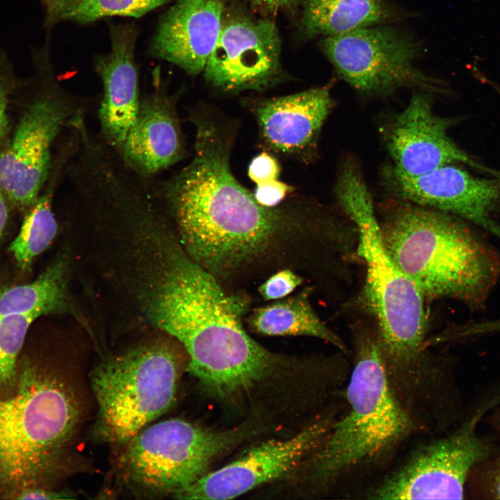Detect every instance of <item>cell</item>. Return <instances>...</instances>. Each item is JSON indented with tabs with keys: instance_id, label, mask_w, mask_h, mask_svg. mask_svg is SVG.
<instances>
[{
	"instance_id": "obj_18",
	"label": "cell",
	"mask_w": 500,
	"mask_h": 500,
	"mask_svg": "<svg viewBox=\"0 0 500 500\" xmlns=\"http://www.w3.org/2000/svg\"><path fill=\"white\" fill-rule=\"evenodd\" d=\"M233 0H176L162 15L148 51L190 75L203 72Z\"/></svg>"
},
{
	"instance_id": "obj_34",
	"label": "cell",
	"mask_w": 500,
	"mask_h": 500,
	"mask_svg": "<svg viewBox=\"0 0 500 500\" xmlns=\"http://www.w3.org/2000/svg\"><path fill=\"white\" fill-rule=\"evenodd\" d=\"M496 88L498 89L499 93L500 94V89L499 88Z\"/></svg>"
},
{
	"instance_id": "obj_4",
	"label": "cell",
	"mask_w": 500,
	"mask_h": 500,
	"mask_svg": "<svg viewBox=\"0 0 500 500\" xmlns=\"http://www.w3.org/2000/svg\"><path fill=\"white\" fill-rule=\"evenodd\" d=\"M72 390L57 375L28 364L15 393L0 398V497L54 478L79 421Z\"/></svg>"
},
{
	"instance_id": "obj_22",
	"label": "cell",
	"mask_w": 500,
	"mask_h": 500,
	"mask_svg": "<svg viewBox=\"0 0 500 500\" xmlns=\"http://www.w3.org/2000/svg\"><path fill=\"white\" fill-rule=\"evenodd\" d=\"M68 274V261L60 258L33 282L1 288L0 316L24 315L38 318L67 312L71 306Z\"/></svg>"
},
{
	"instance_id": "obj_15",
	"label": "cell",
	"mask_w": 500,
	"mask_h": 500,
	"mask_svg": "<svg viewBox=\"0 0 500 500\" xmlns=\"http://www.w3.org/2000/svg\"><path fill=\"white\" fill-rule=\"evenodd\" d=\"M451 123L433 112L427 92L413 94L406 108L383 131L393 167L416 176L458 162L500 178V172L483 166L453 142L447 133Z\"/></svg>"
},
{
	"instance_id": "obj_23",
	"label": "cell",
	"mask_w": 500,
	"mask_h": 500,
	"mask_svg": "<svg viewBox=\"0 0 500 500\" xmlns=\"http://www.w3.org/2000/svg\"><path fill=\"white\" fill-rule=\"evenodd\" d=\"M173 0H41L44 24H89L98 20L126 17L139 18Z\"/></svg>"
},
{
	"instance_id": "obj_27",
	"label": "cell",
	"mask_w": 500,
	"mask_h": 500,
	"mask_svg": "<svg viewBox=\"0 0 500 500\" xmlns=\"http://www.w3.org/2000/svg\"><path fill=\"white\" fill-rule=\"evenodd\" d=\"M303 283V278L288 268L277 271L258 288L260 296L266 301H276L290 294Z\"/></svg>"
},
{
	"instance_id": "obj_13",
	"label": "cell",
	"mask_w": 500,
	"mask_h": 500,
	"mask_svg": "<svg viewBox=\"0 0 500 500\" xmlns=\"http://www.w3.org/2000/svg\"><path fill=\"white\" fill-rule=\"evenodd\" d=\"M384 183L400 200L467 219L500 238V224L492 217L500 200V178H478L449 164L416 176L389 167Z\"/></svg>"
},
{
	"instance_id": "obj_30",
	"label": "cell",
	"mask_w": 500,
	"mask_h": 500,
	"mask_svg": "<svg viewBox=\"0 0 500 500\" xmlns=\"http://www.w3.org/2000/svg\"><path fill=\"white\" fill-rule=\"evenodd\" d=\"M252 8L260 11L264 16L272 17L280 11L295 14L298 10L296 0H248Z\"/></svg>"
},
{
	"instance_id": "obj_19",
	"label": "cell",
	"mask_w": 500,
	"mask_h": 500,
	"mask_svg": "<svg viewBox=\"0 0 500 500\" xmlns=\"http://www.w3.org/2000/svg\"><path fill=\"white\" fill-rule=\"evenodd\" d=\"M154 89L143 97L133 126L116 151L124 162L148 179L185 156L176 103L181 94H169L154 77Z\"/></svg>"
},
{
	"instance_id": "obj_25",
	"label": "cell",
	"mask_w": 500,
	"mask_h": 500,
	"mask_svg": "<svg viewBox=\"0 0 500 500\" xmlns=\"http://www.w3.org/2000/svg\"><path fill=\"white\" fill-rule=\"evenodd\" d=\"M480 421L489 428L491 448L470 473L465 494L472 499H500V406L491 408Z\"/></svg>"
},
{
	"instance_id": "obj_21",
	"label": "cell",
	"mask_w": 500,
	"mask_h": 500,
	"mask_svg": "<svg viewBox=\"0 0 500 500\" xmlns=\"http://www.w3.org/2000/svg\"><path fill=\"white\" fill-rule=\"evenodd\" d=\"M312 288L278 299L254 310L247 319L249 328L266 336H308L322 340L347 352L342 340L320 319L313 309Z\"/></svg>"
},
{
	"instance_id": "obj_12",
	"label": "cell",
	"mask_w": 500,
	"mask_h": 500,
	"mask_svg": "<svg viewBox=\"0 0 500 500\" xmlns=\"http://www.w3.org/2000/svg\"><path fill=\"white\" fill-rule=\"evenodd\" d=\"M83 111L75 96L61 90L30 105L10 144L0 154V188L12 203L25 206L37 201L48 178L54 140Z\"/></svg>"
},
{
	"instance_id": "obj_8",
	"label": "cell",
	"mask_w": 500,
	"mask_h": 500,
	"mask_svg": "<svg viewBox=\"0 0 500 500\" xmlns=\"http://www.w3.org/2000/svg\"><path fill=\"white\" fill-rule=\"evenodd\" d=\"M244 432H217L181 419L147 426L124 445L119 463L125 479L150 495L175 494L204 474L211 461Z\"/></svg>"
},
{
	"instance_id": "obj_16",
	"label": "cell",
	"mask_w": 500,
	"mask_h": 500,
	"mask_svg": "<svg viewBox=\"0 0 500 500\" xmlns=\"http://www.w3.org/2000/svg\"><path fill=\"white\" fill-rule=\"evenodd\" d=\"M261 144L268 151L308 160L333 106L327 85L251 104Z\"/></svg>"
},
{
	"instance_id": "obj_20",
	"label": "cell",
	"mask_w": 500,
	"mask_h": 500,
	"mask_svg": "<svg viewBox=\"0 0 500 500\" xmlns=\"http://www.w3.org/2000/svg\"><path fill=\"white\" fill-rule=\"evenodd\" d=\"M298 34L304 40L394 22L402 13L388 0H296Z\"/></svg>"
},
{
	"instance_id": "obj_32",
	"label": "cell",
	"mask_w": 500,
	"mask_h": 500,
	"mask_svg": "<svg viewBox=\"0 0 500 500\" xmlns=\"http://www.w3.org/2000/svg\"><path fill=\"white\" fill-rule=\"evenodd\" d=\"M7 126L6 94L2 85L0 84V139L6 133Z\"/></svg>"
},
{
	"instance_id": "obj_6",
	"label": "cell",
	"mask_w": 500,
	"mask_h": 500,
	"mask_svg": "<svg viewBox=\"0 0 500 500\" xmlns=\"http://www.w3.org/2000/svg\"><path fill=\"white\" fill-rule=\"evenodd\" d=\"M356 362L348 383V410L332 424L312 456L310 478L333 481L373 462L410 433L411 419L392 387L378 336L357 338Z\"/></svg>"
},
{
	"instance_id": "obj_7",
	"label": "cell",
	"mask_w": 500,
	"mask_h": 500,
	"mask_svg": "<svg viewBox=\"0 0 500 500\" xmlns=\"http://www.w3.org/2000/svg\"><path fill=\"white\" fill-rule=\"evenodd\" d=\"M181 360L163 342L138 346L97 365L90 383L98 406L96 433L124 445L172 405Z\"/></svg>"
},
{
	"instance_id": "obj_31",
	"label": "cell",
	"mask_w": 500,
	"mask_h": 500,
	"mask_svg": "<svg viewBox=\"0 0 500 500\" xmlns=\"http://www.w3.org/2000/svg\"><path fill=\"white\" fill-rule=\"evenodd\" d=\"M72 494L52 491L42 487L26 488L17 493L12 499H73Z\"/></svg>"
},
{
	"instance_id": "obj_2",
	"label": "cell",
	"mask_w": 500,
	"mask_h": 500,
	"mask_svg": "<svg viewBox=\"0 0 500 500\" xmlns=\"http://www.w3.org/2000/svg\"><path fill=\"white\" fill-rule=\"evenodd\" d=\"M137 296L149 322L183 345L189 372L213 394L244 392L279 362L244 330L247 299L226 292L178 242L151 257Z\"/></svg>"
},
{
	"instance_id": "obj_10",
	"label": "cell",
	"mask_w": 500,
	"mask_h": 500,
	"mask_svg": "<svg viewBox=\"0 0 500 500\" xmlns=\"http://www.w3.org/2000/svg\"><path fill=\"white\" fill-rule=\"evenodd\" d=\"M281 54V39L272 19L256 17L232 1L203 76L222 92H262L285 78Z\"/></svg>"
},
{
	"instance_id": "obj_24",
	"label": "cell",
	"mask_w": 500,
	"mask_h": 500,
	"mask_svg": "<svg viewBox=\"0 0 500 500\" xmlns=\"http://www.w3.org/2000/svg\"><path fill=\"white\" fill-rule=\"evenodd\" d=\"M57 231L51 192H47L34 203L24 219L18 235L9 247L21 270L30 269L34 258L49 246Z\"/></svg>"
},
{
	"instance_id": "obj_29",
	"label": "cell",
	"mask_w": 500,
	"mask_h": 500,
	"mask_svg": "<svg viewBox=\"0 0 500 500\" xmlns=\"http://www.w3.org/2000/svg\"><path fill=\"white\" fill-rule=\"evenodd\" d=\"M293 190V187L290 185L274 179L258 184L253 196L260 205L272 208L281 204Z\"/></svg>"
},
{
	"instance_id": "obj_5",
	"label": "cell",
	"mask_w": 500,
	"mask_h": 500,
	"mask_svg": "<svg viewBox=\"0 0 500 500\" xmlns=\"http://www.w3.org/2000/svg\"><path fill=\"white\" fill-rule=\"evenodd\" d=\"M335 193L357 229L358 252L367 267L364 300L377 322L387 368L414 372L425 347L426 300L385 249L360 171L349 168L340 172Z\"/></svg>"
},
{
	"instance_id": "obj_17",
	"label": "cell",
	"mask_w": 500,
	"mask_h": 500,
	"mask_svg": "<svg viewBox=\"0 0 500 500\" xmlns=\"http://www.w3.org/2000/svg\"><path fill=\"white\" fill-rule=\"evenodd\" d=\"M110 49L94 67L103 89L98 110L101 138L117 151L133 126L140 107L135 48L139 31L130 24H110Z\"/></svg>"
},
{
	"instance_id": "obj_33",
	"label": "cell",
	"mask_w": 500,
	"mask_h": 500,
	"mask_svg": "<svg viewBox=\"0 0 500 500\" xmlns=\"http://www.w3.org/2000/svg\"><path fill=\"white\" fill-rule=\"evenodd\" d=\"M3 194V192L0 188V240L8 219V208Z\"/></svg>"
},
{
	"instance_id": "obj_26",
	"label": "cell",
	"mask_w": 500,
	"mask_h": 500,
	"mask_svg": "<svg viewBox=\"0 0 500 500\" xmlns=\"http://www.w3.org/2000/svg\"><path fill=\"white\" fill-rule=\"evenodd\" d=\"M33 315L0 316V388H10L17 381V359L31 323Z\"/></svg>"
},
{
	"instance_id": "obj_9",
	"label": "cell",
	"mask_w": 500,
	"mask_h": 500,
	"mask_svg": "<svg viewBox=\"0 0 500 500\" xmlns=\"http://www.w3.org/2000/svg\"><path fill=\"white\" fill-rule=\"evenodd\" d=\"M320 49L338 74L357 91L385 96L401 88L440 92V82L416 65L421 42L410 32L388 24L362 27L324 37Z\"/></svg>"
},
{
	"instance_id": "obj_3",
	"label": "cell",
	"mask_w": 500,
	"mask_h": 500,
	"mask_svg": "<svg viewBox=\"0 0 500 500\" xmlns=\"http://www.w3.org/2000/svg\"><path fill=\"white\" fill-rule=\"evenodd\" d=\"M378 223L389 255L426 300L478 306L500 275L494 252L456 215L401 200Z\"/></svg>"
},
{
	"instance_id": "obj_28",
	"label": "cell",
	"mask_w": 500,
	"mask_h": 500,
	"mask_svg": "<svg viewBox=\"0 0 500 500\" xmlns=\"http://www.w3.org/2000/svg\"><path fill=\"white\" fill-rule=\"evenodd\" d=\"M281 167L276 158L268 151L256 156L249 164L248 175L258 184L278 179Z\"/></svg>"
},
{
	"instance_id": "obj_11",
	"label": "cell",
	"mask_w": 500,
	"mask_h": 500,
	"mask_svg": "<svg viewBox=\"0 0 500 500\" xmlns=\"http://www.w3.org/2000/svg\"><path fill=\"white\" fill-rule=\"evenodd\" d=\"M470 418L454 433L425 446L370 494L376 499H464L473 468L491 443Z\"/></svg>"
},
{
	"instance_id": "obj_14",
	"label": "cell",
	"mask_w": 500,
	"mask_h": 500,
	"mask_svg": "<svg viewBox=\"0 0 500 500\" xmlns=\"http://www.w3.org/2000/svg\"><path fill=\"white\" fill-rule=\"evenodd\" d=\"M332 423L319 420L294 437L263 443L238 460L206 473L174 494L179 499H230L290 471L322 442Z\"/></svg>"
},
{
	"instance_id": "obj_1",
	"label": "cell",
	"mask_w": 500,
	"mask_h": 500,
	"mask_svg": "<svg viewBox=\"0 0 500 500\" xmlns=\"http://www.w3.org/2000/svg\"><path fill=\"white\" fill-rule=\"evenodd\" d=\"M192 160L153 188L192 258L218 280L284 256L299 239L327 228L317 205L292 199L260 205L231 172L237 126L217 112H190Z\"/></svg>"
}]
</instances>
